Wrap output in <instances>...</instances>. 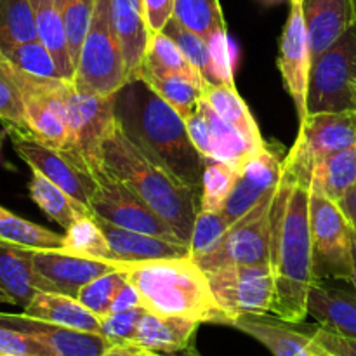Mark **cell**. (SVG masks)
Segmentation results:
<instances>
[{"instance_id":"obj_4","label":"cell","mask_w":356,"mask_h":356,"mask_svg":"<svg viewBox=\"0 0 356 356\" xmlns=\"http://www.w3.org/2000/svg\"><path fill=\"white\" fill-rule=\"evenodd\" d=\"M120 270L138 289L143 306L148 312L163 316H181L198 323L233 325L214 299L207 275L193 257L122 263Z\"/></svg>"},{"instance_id":"obj_56","label":"cell","mask_w":356,"mask_h":356,"mask_svg":"<svg viewBox=\"0 0 356 356\" xmlns=\"http://www.w3.org/2000/svg\"><path fill=\"white\" fill-rule=\"evenodd\" d=\"M0 302H7V305H10V302H9V299H7V296L3 294L2 291H0Z\"/></svg>"},{"instance_id":"obj_32","label":"cell","mask_w":356,"mask_h":356,"mask_svg":"<svg viewBox=\"0 0 356 356\" xmlns=\"http://www.w3.org/2000/svg\"><path fill=\"white\" fill-rule=\"evenodd\" d=\"M30 198L38 205L40 211L45 212V216L58 222L63 229H68L82 216H92V212L76 204L61 188L35 170H31Z\"/></svg>"},{"instance_id":"obj_26","label":"cell","mask_w":356,"mask_h":356,"mask_svg":"<svg viewBox=\"0 0 356 356\" xmlns=\"http://www.w3.org/2000/svg\"><path fill=\"white\" fill-rule=\"evenodd\" d=\"M24 315L54 325L70 327L83 332L101 334V318L87 309L76 298L59 294V292L38 291L28 302Z\"/></svg>"},{"instance_id":"obj_21","label":"cell","mask_w":356,"mask_h":356,"mask_svg":"<svg viewBox=\"0 0 356 356\" xmlns=\"http://www.w3.org/2000/svg\"><path fill=\"white\" fill-rule=\"evenodd\" d=\"M96 218V216H94ZM97 225L103 229L108 243L111 247L115 261L125 264L145 263V261L172 259V257L191 256V249L184 242L160 238L148 233L131 232V229L118 228L104 219L96 218Z\"/></svg>"},{"instance_id":"obj_15","label":"cell","mask_w":356,"mask_h":356,"mask_svg":"<svg viewBox=\"0 0 356 356\" xmlns=\"http://www.w3.org/2000/svg\"><path fill=\"white\" fill-rule=\"evenodd\" d=\"M14 149L35 172H40L49 181L61 188L79 205L90 211V202L96 191V177L80 167L68 153L51 148L31 136L9 132ZM94 216V214H92Z\"/></svg>"},{"instance_id":"obj_49","label":"cell","mask_w":356,"mask_h":356,"mask_svg":"<svg viewBox=\"0 0 356 356\" xmlns=\"http://www.w3.org/2000/svg\"><path fill=\"white\" fill-rule=\"evenodd\" d=\"M143 2H145L146 26L152 37L163 31L165 24L172 19L176 0H143Z\"/></svg>"},{"instance_id":"obj_7","label":"cell","mask_w":356,"mask_h":356,"mask_svg":"<svg viewBox=\"0 0 356 356\" xmlns=\"http://www.w3.org/2000/svg\"><path fill=\"white\" fill-rule=\"evenodd\" d=\"M356 111V24L312 65L306 115Z\"/></svg>"},{"instance_id":"obj_27","label":"cell","mask_w":356,"mask_h":356,"mask_svg":"<svg viewBox=\"0 0 356 356\" xmlns=\"http://www.w3.org/2000/svg\"><path fill=\"white\" fill-rule=\"evenodd\" d=\"M115 28L124 51L129 80L136 79L145 59L149 42V31L145 19L143 0H111Z\"/></svg>"},{"instance_id":"obj_20","label":"cell","mask_w":356,"mask_h":356,"mask_svg":"<svg viewBox=\"0 0 356 356\" xmlns=\"http://www.w3.org/2000/svg\"><path fill=\"white\" fill-rule=\"evenodd\" d=\"M302 13L313 63L356 24L355 0H302Z\"/></svg>"},{"instance_id":"obj_33","label":"cell","mask_w":356,"mask_h":356,"mask_svg":"<svg viewBox=\"0 0 356 356\" xmlns=\"http://www.w3.org/2000/svg\"><path fill=\"white\" fill-rule=\"evenodd\" d=\"M138 76L145 80L162 99H165L184 120L193 115L198 101L204 96V87L200 83L177 73L139 72Z\"/></svg>"},{"instance_id":"obj_3","label":"cell","mask_w":356,"mask_h":356,"mask_svg":"<svg viewBox=\"0 0 356 356\" xmlns=\"http://www.w3.org/2000/svg\"><path fill=\"white\" fill-rule=\"evenodd\" d=\"M103 169L156 212L181 242H191L198 200L193 188L139 148L115 122L101 148Z\"/></svg>"},{"instance_id":"obj_10","label":"cell","mask_w":356,"mask_h":356,"mask_svg":"<svg viewBox=\"0 0 356 356\" xmlns=\"http://www.w3.org/2000/svg\"><path fill=\"white\" fill-rule=\"evenodd\" d=\"M205 275L214 299L233 323L242 316L271 313L275 284L270 264H228Z\"/></svg>"},{"instance_id":"obj_40","label":"cell","mask_w":356,"mask_h":356,"mask_svg":"<svg viewBox=\"0 0 356 356\" xmlns=\"http://www.w3.org/2000/svg\"><path fill=\"white\" fill-rule=\"evenodd\" d=\"M0 122L7 132H19L30 136L24 115L23 94L10 72L9 63L0 58Z\"/></svg>"},{"instance_id":"obj_58","label":"cell","mask_w":356,"mask_h":356,"mask_svg":"<svg viewBox=\"0 0 356 356\" xmlns=\"http://www.w3.org/2000/svg\"><path fill=\"white\" fill-rule=\"evenodd\" d=\"M291 2H302V0H291Z\"/></svg>"},{"instance_id":"obj_50","label":"cell","mask_w":356,"mask_h":356,"mask_svg":"<svg viewBox=\"0 0 356 356\" xmlns=\"http://www.w3.org/2000/svg\"><path fill=\"white\" fill-rule=\"evenodd\" d=\"M143 306V299L139 296L138 289L127 280V284L118 291V294L115 296L113 302H111L110 313H120V312H127V309L132 308H139Z\"/></svg>"},{"instance_id":"obj_41","label":"cell","mask_w":356,"mask_h":356,"mask_svg":"<svg viewBox=\"0 0 356 356\" xmlns=\"http://www.w3.org/2000/svg\"><path fill=\"white\" fill-rule=\"evenodd\" d=\"M56 3L65 23L70 54H72L73 65L76 66L80 49L86 40L90 19H92L96 0H56Z\"/></svg>"},{"instance_id":"obj_11","label":"cell","mask_w":356,"mask_h":356,"mask_svg":"<svg viewBox=\"0 0 356 356\" xmlns=\"http://www.w3.org/2000/svg\"><path fill=\"white\" fill-rule=\"evenodd\" d=\"M275 191L233 222L211 252L193 259L204 273L228 264H270L271 204Z\"/></svg>"},{"instance_id":"obj_43","label":"cell","mask_w":356,"mask_h":356,"mask_svg":"<svg viewBox=\"0 0 356 356\" xmlns=\"http://www.w3.org/2000/svg\"><path fill=\"white\" fill-rule=\"evenodd\" d=\"M229 228H232V222L226 219L222 212L202 211L200 209L197 219H195L193 233H191V257L197 259V257L211 252Z\"/></svg>"},{"instance_id":"obj_31","label":"cell","mask_w":356,"mask_h":356,"mask_svg":"<svg viewBox=\"0 0 356 356\" xmlns=\"http://www.w3.org/2000/svg\"><path fill=\"white\" fill-rule=\"evenodd\" d=\"M0 243L28 250H63L65 236L35 225L0 205Z\"/></svg>"},{"instance_id":"obj_59","label":"cell","mask_w":356,"mask_h":356,"mask_svg":"<svg viewBox=\"0 0 356 356\" xmlns=\"http://www.w3.org/2000/svg\"><path fill=\"white\" fill-rule=\"evenodd\" d=\"M0 149H2V141H0Z\"/></svg>"},{"instance_id":"obj_57","label":"cell","mask_w":356,"mask_h":356,"mask_svg":"<svg viewBox=\"0 0 356 356\" xmlns=\"http://www.w3.org/2000/svg\"><path fill=\"white\" fill-rule=\"evenodd\" d=\"M320 356H334V355H330V353H327V351H325V350H323V351H322V353H320Z\"/></svg>"},{"instance_id":"obj_19","label":"cell","mask_w":356,"mask_h":356,"mask_svg":"<svg viewBox=\"0 0 356 356\" xmlns=\"http://www.w3.org/2000/svg\"><path fill=\"white\" fill-rule=\"evenodd\" d=\"M284 169V160L270 145L264 146L240 172L238 181L226 202L222 214L229 222L238 221L242 216L252 211L264 197L277 190Z\"/></svg>"},{"instance_id":"obj_60","label":"cell","mask_w":356,"mask_h":356,"mask_svg":"<svg viewBox=\"0 0 356 356\" xmlns=\"http://www.w3.org/2000/svg\"><path fill=\"white\" fill-rule=\"evenodd\" d=\"M355 3H356V0H355Z\"/></svg>"},{"instance_id":"obj_34","label":"cell","mask_w":356,"mask_h":356,"mask_svg":"<svg viewBox=\"0 0 356 356\" xmlns=\"http://www.w3.org/2000/svg\"><path fill=\"white\" fill-rule=\"evenodd\" d=\"M139 72L177 73V75H184L188 79L195 80V82L204 87V79H202L200 72L188 61V58L177 47L176 42L163 31L149 37L148 49H146L145 59H143Z\"/></svg>"},{"instance_id":"obj_46","label":"cell","mask_w":356,"mask_h":356,"mask_svg":"<svg viewBox=\"0 0 356 356\" xmlns=\"http://www.w3.org/2000/svg\"><path fill=\"white\" fill-rule=\"evenodd\" d=\"M146 313L145 306L127 309L120 313H110L101 318V336L106 337L111 344H131L138 329L139 320Z\"/></svg>"},{"instance_id":"obj_42","label":"cell","mask_w":356,"mask_h":356,"mask_svg":"<svg viewBox=\"0 0 356 356\" xmlns=\"http://www.w3.org/2000/svg\"><path fill=\"white\" fill-rule=\"evenodd\" d=\"M125 284H127V275L124 273V270L111 271V273L101 275L87 285H83L79 291L76 299L87 309H90L94 315L103 318V316L110 315L111 302Z\"/></svg>"},{"instance_id":"obj_25","label":"cell","mask_w":356,"mask_h":356,"mask_svg":"<svg viewBox=\"0 0 356 356\" xmlns=\"http://www.w3.org/2000/svg\"><path fill=\"white\" fill-rule=\"evenodd\" d=\"M0 291L10 305L26 308L38 291H47V285L35 271L31 250L0 243Z\"/></svg>"},{"instance_id":"obj_36","label":"cell","mask_w":356,"mask_h":356,"mask_svg":"<svg viewBox=\"0 0 356 356\" xmlns=\"http://www.w3.org/2000/svg\"><path fill=\"white\" fill-rule=\"evenodd\" d=\"M240 172L236 167L225 162H214L209 160L204 162V172H202V188H200V207L202 211L222 212Z\"/></svg>"},{"instance_id":"obj_23","label":"cell","mask_w":356,"mask_h":356,"mask_svg":"<svg viewBox=\"0 0 356 356\" xmlns=\"http://www.w3.org/2000/svg\"><path fill=\"white\" fill-rule=\"evenodd\" d=\"M233 327L259 341L273 356H320L323 351L312 334L298 332L277 320L264 318V315L242 316Z\"/></svg>"},{"instance_id":"obj_18","label":"cell","mask_w":356,"mask_h":356,"mask_svg":"<svg viewBox=\"0 0 356 356\" xmlns=\"http://www.w3.org/2000/svg\"><path fill=\"white\" fill-rule=\"evenodd\" d=\"M0 322L30 336L31 339L47 348L52 356H104L108 348L111 346L110 341L101 334L54 325L31 318L24 313L21 315L0 313Z\"/></svg>"},{"instance_id":"obj_52","label":"cell","mask_w":356,"mask_h":356,"mask_svg":"<svg viewBox=\"0 0 356 356\" xmlns=\"http://www.w3.org/2000/svg\"><path fill=\"white\" fill-rule=\"evenodd\" d=\"M337 204H339L341 211L344 212V216H346L348 221H350L351 228H353V232L356 233V184L343 198H341L339 202H337Z\"/></svg>"},{"instance_id":"obj_1","label":"cell","mask_w":356,"mask_h":356,"mask_svg":"<svg viewBox=\"0 0 356 356\" xmlns=\"http://www.w3.org/2000/svg\"><path fill=\"white\" fill-rule=\"evenodd\" d=\"M270 268L273 275L271 313L285 323H302L315 284L309 228V184L282 169L271 204Z\"/></svg>"},{"instance_id":"obj_17","label":"cell","mask_w":356,"mask_h":356,"mask_svg":"<svg viewBox=\"0 0 356 356\" xmlns=\"http://www.w3.org/2000/svg\"><path fill=\"white\" fill-rule=\"evenodd\" d=\"M33 268L47 285V292L76 298L79 291L101 275L120 270L118 261L90 259L63 250H31Z\"/></svg>"},{"instance_id":"obj_9","label":"cell","mask_w":356,"mask_h":356,"mask_svg":"<svg viewBox=\"0 0 356 356\" xmlns=\"http://www.w3.org/2000/svg\"><path fill=\"white\" fill-rule=\"evenodd\" d=\"M356 145V111H323L306 115L299 134L284 160V169L309 184L316 163Z\"/></svg>"},{"instance_id":"obj_5","label":"cell","mask_w":356,"mask_h":356,"mask_svg":"<svg viewBox=\"0 0 356 356\" xmlns=\"http://www.w3.org/2000/svg\"><path fill=\"white\" fill-rule=\"evenodd\" d=\"M72 82L82 92L103 96H113L129 82L111 0H96Z\"/></svg>"},{"instance_id":"obj_12","label":"cell","mask_w":356,"mask_h":356,"mask_svg":"<svg viewBox=\"0 0 356 356\" xmlns=\"http://www.w3.org/2000/svg\"><path fill=\"white\" fill-rule=\"evenodd\" d=\"M94 177L96 191L90 202V211L96 218L104 219L118 228L181 242L174 229L124 183L115 179L104 169Z\"/></svg>"},{"instance_id":"obj_47","label":"cell","mask_w":356,"mask_h":356,"mask_svg":"<svg viewBox=\"0 0 356 356\" xmlns=\"http://www.w3.org/2000/svg\"><path fill=\"white\" fill-rule=\"evenodd\" d=\"M0 356H52L51 351L21 330L0 322Z\"/></svg>"},{"instance_id":"obj_30","label":"cell","mask_w":356,"mask_h":356,"mask_svg":"<svg viewBox=\"0 0 356 356\" xmlns=\"http://www.w3.org/2000/svg\"><path fill=\"white\" fill-rule=\"evenodd\" d=\"M204 97L222 120L232 124L250 143L257 146L266 145L249 106L236 92V87H228L222 83H204Z\"/></svg>"},{"instance_id":"obj_54","label":"cell","mask_w":356,"mask_h":356,"mask_svg":"<svg viewBox=\"0 0 356 356\" xmlns=\"http://www.w3.org/2000/svg\"><path fill=\"white\" fill-rule=\"evenodd\" d=\"M169 356H200V355H198L195 350H190V348H188V350L181 351L179 355H169Z\"/></svg>"},{"instance_id":"obj_51","label":"cell","mask_w":356,"mask_h":356,"mask_svg":"<svg viewBox=\"0 0 356 356\" xmlns=\"http://www.w3.org/2000/svg\"><path fill=\"white\" fill-rule=\"evenodd\" d=\"M104 356H169L153 353V351L143 350V348L134 346V344H111Z\"/></svg>"},{"instance_id":"obj_13","label":"cell","mask_w":356,"mask_h":356,"mask_svg":"<svg viewBox=\"0 0 356 356\" xmlns=\"http://www.w3.org/2000/svg\"><path fill=\"white\" fill-rule=\"evenodd\" d=\"M9 66L23 94L24 115H26L30 136L51 148L65 152L68 146V129H66L65 106L61 97L63 79L30 75L10 63Z\"/></svg>"},{"instance_id":"obj_8","label":"cell","mask_w":356,"mask_h":356,"mask_svg":"<svg viewBox=\"0 0 356 356\" xmlns=\"http://www.w3.org/2000/svg\"><path fill=\"white\" fill-rule=\"evenodd\" d=\"M309 228L315 280H343L351 284L353 228L339 204L309 188Z\"/></svg>"},{"instance_id":"obj_22","label":"cell","mask_w":356,"mask_h":356,"mask_svg":"<svg viewBox=\"0 0 356 356\" xmlns=\"http://www.w3.org/2000/svg\"><path fill=\"white\" fill-rule=\"evenodd\" d=\"M200 323L181 316L156 315L146 309L131 344L160 355H176L190 348Z\"/></svg>"},{"instance_id":"obj_37","label":"cell","mask_w":356,"mask_h":356,"mask_svg":"<svg viewBox=\"0 0 356 356\" xmlns=\"http://www.w3.org/2000/svg\"><path fill=\"white\" fill-rule=\"evenodd\" d=\"M172 17L205 40L226 30L219 0H176Z\"/></svg>"},{"instance_id":"obj_2","label":"cell","mask_w":356,"mask_h":356,"mask_svg":"<svg viewBox=\"0 0 356 356\" xmlns=\"http://www.w3.org/2000/svg\"><path fill=\"white\" fill-rule=\"evenodd\" d=\"M115 120L139 148L200 191L204 159L191 143L186 120L145 80L131 79L115 94Z\"/></svg>"},{"instance_id":"obj_14","label":"cell","mask_w":356,"mask_h":356,"mask_svg":"<svg viewBox=\"0 0 356 356\" xmlns=\"http://www.w3.org/2000/svg\"><path fill=\"white\" fill-rule=\"evenodd\" d=\"M188 134L204 162H225L243 170V167L256 156L266 145L257 146L250 143L242 132L232 124L222 120L204 96L186 120Z\"/></svg>"},{"instance_id":"obj_35","label":"cell","mask_w":356,"mask_h":356,"mask_svg":"<svg viewBox=\"0 0 356 356\" xmlns=\"http://www.w3.org/2000/svg\"><path fill=\"white\" fill-rule=\"evenodd\" d=\"M65 232L63 252L90 257V259L115 261L110 243L94 216H82Z\"/></svg>"},{"instance_id":"obj_53","label":"cell","mask_w":356,"mask_h":356,"mask_svg":"<svg viewBox=\"0 0 356 356\" xmlns=\"http://www.w3.org/2000/svg\"><path fill=\"white\" fill-rule=\"evenodd\" d=\"M351 285L356 292V233L353 232V243H351Z\"/></svg>"},{"instance_id":"obj_29","label":"cell","mask_w":356,"mask_h":356,"mask_svg":"<svg viewBox=\"0 0 356 356\" xmlns=\"http://www.w3.org/2000/svg\"><path fill=\"white\" fill-rule=\"evenodd\" d=\"M356 184V145L337 152L316 163L309 179V188L320 191L330 200L339 202Z\"/></svg>"},{"instance_id":"obj_6","label":"cell","mask_w":356,"mask_h":356,"mask_svg":"<svg viewBox=\"0 0 356 356\" xmlns=\"http://www.w3.org/2000/svg\"><path fill=\"white\" fill-rule=\"evenodd\" d=\"M61 97L65 106V122L68 129V153L80 167L92 176L103 170L101 148L108 132L115 125V94L82 92L72 80L63 79Z\"/></svg>"},{"instance_id":"obj_24","label":"cell","mask_w":356,"mask_h":356,"mask_svg":"<svg viewBox=\"0 0 356 356\" xmlns=\"http://www.w3.org/2000/svg\"><path fill=\"white\" fill-rule=\"evenodd\" d=\"M308 315L332 332L356 339V292L334 289L316 280L308 296Z\"/></svg>"},{"instance_id":"obj_45","label":"cell","mask_w":356,"mask_h":356,"mask_svg":"<svg viewBox=\"0 0 356 356\" xmlns=\"http://www.w3.org/2000/svg\"><path fill=\"white\" fill-rule=\"evenodd\" d=\"M163 33H167L174 42H176L177 47H179L181 51H183V54L188 58V61L200 72L204 83H211L207 40H205L204 37H200L198 33H195V31L184 28L183 24H181L179 21L174 19V17L165 24Z\"/></svg>"},{"instance_id":"obj_39","label":"cell","mask_w":356,"mask_h":356,"mask_svg":"<svg viewBox=\"0 0 356 356\" xmlns=\"http://www.w3.org/2000/svg\"><path fill=\"white\" fill-rule=\"evenodd\" d=\"M37 40L30 0H0V49Z\"/></svg>"},{"instance_id":"obj_55","label":"cell","mask_w":356,"mask_h":356,"mask_svg":"<svg viewBox=\"0 0 356 356\" xmlns=\"http://www.w3.org/2000/svg\"><path fill=\"white\" fill-rule=\"evenodd\" d=\"M263 6H277V3H282L284 0H259Z\"/></svg>"},{"instance_id":"obj_44","label":"cell","mask_w":356,"mask_h":356,"mask_svg":"<svg viewBox=\"0 0 356 356\" xmlns=\"http://www.w3.org/2000/svg\"><path fill=\"white\" fill-rule=\"evenodd\" d=\"M209 45V72L211 83L235 87V61L236 47L228 37L226 30L218 31L207 40Z\"/></svg>"},{"instance_id":"obj_38","label":"cell","mask_w":356,"mask_h":356,"mask_svg":"<svg viewBox=\"0 0 356 356\" xmlns=\"http://www.w3.org/2000/svg\"><path fill=\"white\" fill-rule=\"evenodd\" d=\"M0 58L9 61L16 68L30 75L45 76V79H65L56 65L54 58L40 40L21 42L0 49Z\"/></svg>"},{"instance_id":"obj_16","label":"cell","mask_w":356,"mask_h":356,"mask_svg":"<svg viewBox=\"0 0 356 356\" xmlns=\"http://www.w3.org/2000/svg\"><path fill=\"white\" fill-rule=\"evenodd\" d=\"M312 65L313 61L312 52H309L302 2H291V13H289L284 33H282L278 68H280L287 92L294 101L299 122L305 120L306 117V99H308Z\"/></svg>"},{"instance_id":"obj_28","label":"cell","mask_w":356,"mask_h":356,"mask_svg":"<svg viewBox=\"0 0 356 356\" xmlns=\"http://www.w3.org/2000/svg\"><path fill=\"white\" fill-rule=\"evenodd\" d=\"M31 13H33L35 31L37 38L47 47L58 65L59 72L66 80H73L75 65L68 47L65 23L58 9L56 0H30Z\"/></svg>"},{"instance_id":"obj_48","label":"cell","mask_w":356,"mask_h":356,"mask_svg":"<svg viewBox=\"0 0 356 356\" xmlns=\"http://www.w3.org/2000/svg\"><path fill=\"white\" fill-rule=\"evenodd\" d=\"M313 339L334 356H356V339L355 337L341 336V334L332 332L325 327H316L312 332Z\"/></svg>"}]
</instances>
